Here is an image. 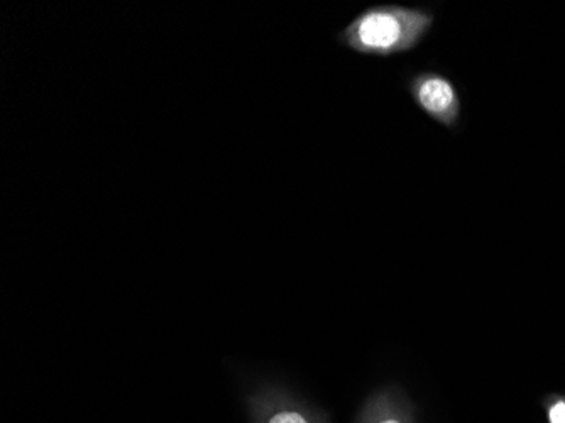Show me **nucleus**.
Instances as JSON below:
<instances>
[{
    "label": "nucleus",
    "mask_w": 565,
    "mask_h": 423,
    "mask_svg": "<svg viewBox=\"0 0 565 423\" xmlns=\"http://www.w3.org/2000/svg\"><path fill=\"white\" fill-rule=\"evenodd\" d=\"M434 24V14L403 6H374L339 33V43L361 55L392 56L414 50Z\"/></svg>",
    "instance_id": "f257e3e1"
},
{
    "label": "nucleus",
    "mask_w": 565,
    "mask_h": 423,
    "mask_svg": "<svg viewBox=\"0 0 565 423\" xmlns=\"http://www.w3.org/2000/svg\"><path fill=\"white\" fill-rule=\"evenodd\" d=\"M409 91L422 109L446 127H454L460 116V101L456 87L447 76L435 72L415 75Z\"/></svg>",
    "instance_id": "f03ea898"
},
{
    "label": "nucleus",
    "mask_w": 565,
    "mask_h": 423,
    "mask_svg": "<svg viewBox=\"0 0 565 423\" xmlns=\"http://www.w3.org/2000/svg\"><path fill=\"white\" fill-rule=\"evenodd\" d=\"M268 423H308L300 413L297 412H279L268 420Z\"/></svg>",
    "instance_id": "7ed1b4c3"
},
{
    "label": "nucleus",
    "mask_w": 565,
    "mask_h": 423,
    "mask_svg": "<svg viewBox=\"0 0 565 423\" xmlns=\"http://www.w3.org/2000/svg\"><path fill=\"white\" fill-rule=\"evenodd\" d=\"M551 423H565V402H558L552 406Z\"/></svg>",
    "instance_id": "20e7f679"
},
{
    "label": "nucleus",
    "mask_w": 565,
    "mask_h": 423,
    "mask_svg": "<svg viewBox=\"0 0 565 423\" xmlns=\"http://www.w3.org/2000/svg\"><path fill=\"white\" fill-rule=\"evenodd\" d=\"M381 423H398V422H396V420H386V422H381Z\"/></svg>",
    "instance_id": "39448f33"
}]
</instances>
